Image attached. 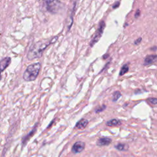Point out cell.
Listing matches in <instances>:
<instances>
[{
  "label": "cell",
  "instance_id": "1",
  "mask_svg": "<svg viewBox=\"0 0 157 157\" xmlns=\"http://www.w3.org/2000/svg\"><path fill=\"white\" fill-rule=\"evenodd\" d=\"M58 38V36H55L52 39H43L34 44L30 48L27 53V58L29 60H32L36 58H40L45 48L51 44L55 42Z\"/></svg>",
  "mask_w": 157,
  "mask_h": 157
},
{
  "label": "cell",
  "instance_id": "2",
  "mask_svg": "<svg viewBox=\"0 0 157 157\" xmlns=\"http://www.w3.org/2000/svg\"><path fill=\"white\" fill-rule=\"evenodd\" d=\"M41 64L40 63H35L29 65L23 74V79L26 82H31L36 80L40 70Z\"/></svg>",
  "mask_w": 157,
  "mask_h": 157
},
{
  "label": "cell",
  "instance_id": "3",
  "mask_svg": "<svg viewBox=\"0 0 157 157\" xmlns=\"http://www.w3.org/2000/svg\"><path fill=\"white\" fill-rule=\"evenodd\" d=\"M46 10L51 13H57L63 8V3L59 0H43Z\"/></svg>",
  "mask_w": 157,
  "mask_h": 157
},
{
  "label": "cell",
  "instance_id": "4",
  "mask_svg": "<svg viewBox=\"0 0 157 157\" xmlns=\"http://www.w3.org/2000/svg\"><path fill=\"white\" fill-rule=\"evenodd\" d=\"M105 28V22L104 21H102L100 22L99 25V28L97 30V31L95 33V35L94 36V37H93V39H91V40L90 41V45L91 47H93L101 38L102 34L104 31V29Z\"/></svg>",
  "mask_w": 157,
  "mask_h": 157
},
{
  "label": "cell",
  "instance_id": "5",
  "mask_svg": "<svg viewBox=\"0 0 157 157\" xmlns=\"http://www.w3.org/2000/svg\"><path fill=\"white\" fill-rule=\"evenodd\" d=\"M85 146V142L82 141H77L73 145L72 147V151L75 154L80 153L84 150Z\"/></svg>",
  "mask_w": 157,
  "mask_h": 157
},
{
  "label": "cell",
  "instance_id": "6",
  "mask_svg": "<svg viewBox=\"0 0 157 157\" xmlns=\"http://www.w3.org/2000/svg\"><path fill=\"white\" fill-rule=\"evenodd\" d=\"M11 58L10 57H6L0 61V72L4 71L10 64Z\"/></svg>",
  "mask_w": 157,
  "mask_h": 157
},
{
  "label": "cell",
  "instance_id": "7",
  "mask_svg": "<svg viewBox=\"0 0 157 157\" xmlns=\"http://www.w3.org/2000/svg\"><path fill=\"white\" fill-rule=\"evenodd\" d=\"M111 142L112 139L110 138L104 137L99 139L96 142V144L98 146H107L109 145Z\"/></svg>",
  "mask_w": 157,
  "mask_h": 157
},
{
  "label": "cell",
  "instance_id": "8",
  "mask_svg": "<svg viewBox=\"0 0 157 157\" xmlns=\"http://www.w3.org/2000/svg\"><path fill=\"white\" fill-rule=\"evenodd\" d=\"M156 60V55H148L144 59V65L148 66L155 62Z\"/></svg>",
  "mask_w": 157,
  "mask_h": 157
},
{
  "label": "cell",
  "instance_id": "9",
  "mask_svg": "<svg viewBox=\"0 0 157 157\" xmlns=\"http://www.w3.org/2000/svg\"><path fill=\"white\" fill-rule=\"evenodd\" d=\"M88 123V121L87 120L81 119L80 121H78L76 123L75 127L78 129H83L86 127Z\"/></svg>",
  "mask_w": 157,
  "mask_h": 157
},
{
  "label": "cell",
  "instance_id": "10",
  "mask_svg": "<svg viewBox=\"0 0 157 157\" xmlns=\"http://www.w3.org/2000/svg\"><path fill=\"white\" fill-rule=\"evenodd\" d=\"M121 124V121L116 118L110 119L108 121L106 122V125L109 126H119Z\"/></svg>",
  "mask_w": 157,
  "mask_h": 157
},
{
  "label": "cell",
  "instance_id": "11",
  "mask_svg": "<svg viewBox=\"0 0 157 157\" xmlns=\"http://www.w3.org/2000/svg\"><path fill=\"white\" fill-rule=\"evenodd\" d=\"M129 71V66L128 64H124L122 66V67L121 68V70L120 71V74L119 75L120 76L123 75L124 74H125L126 72H128V71Z\"/></svg>",
  "mask_w": 157,
  "mask_h": 157
},
{
  "label": "cell",
  "instance_id": "12",
  "mask_svg": "<svg viewBox=\"0 0 157 157\" xmlns=\"http://www.w3.org/2000/svg\"><path fill=\"white\" fill-rule=\"evenodd\" d=\"M115 148H117V150H118L120 151H123V150H126V148H128V146H126L125 144H117L115 146Z\"/></svg>",
  "mask_w": 157,
  "mask_h": 157
},
{
  "label": "cell",
  "instance_id": "13",
  "mask_svg": "<svg viewBox=\"0 0 157 157\" xmlns=\"http://www.w3.org/2000/svg\"><path fill=\"white\" fill-rule=\"evenodd\" d=\"M121 96V93L119 91H116L113 93V98H112V101L115 102L117 101Z\"/></svg>",
  "mask_w": 157,
  "mask_h": 157
},
{
  "label": "cell",
  "instance_id": "14",
  "mask_svg": "<svg viewBox=\"0 0 157 157\" xmlns=\"http://www.w3.org/2000/svg\"><path fill=\"white\" fill-rule=\"evenodd\" d=\"M36 128H34L26 137H25V138H24L23 139V144H25L28 140V139H29V138H30L31 136H33V134H34V132H35V131H36Z\"/></svg>",
  "mask_w": 157,
  "mask_h": 157
},
{
  "label": "cell",
  "instance_id": "15",
  "mask_svg": "<svg viewBox=\"0 0 157 157\" xmlns=\"http://www.w3.org/2000/svg\"><path fill=\"white\" fill-rule=\"evenodd\" d=\"M148 101L153 105H156L157 103V99L156 98H151L148 99Z\"/></svg>",
  "mask_w": 157,
  "mask_h": 157
},
{
  "label": "cell",
  "instance_id": "16",
  "mask_svg": "<svg viewBox=\"0 0 157 157\" xmlns=\"http://www.w3.org/2000/svg\"><path fill=\"white\" fill-rule=\"evenodd\" d=\"M105 108H106L105 105H102V106H101V107H98L97 109H96V113H98V112H102V111H103Z\"/></svg>",
  "mask_w": 157,
  "mask_h": 157
},
{
  "label": "cell",
  "instance_id": "17",
  "mask_svg": "<svg viewBox=\"0 0 157 157\" xmlns=\"http://www.w3.org/2000/svg\"><path fill=\"white\" fill-rule=\"evenodd\" d=\"M119 5H120V2H115L113 4V5L112 6V7L113 9H116V8H117L119 6Z\"/></svg>",
  "mask_w": 157,
  "mask_h": 157
},
{
  "label": "cell",
  "instance_id": "18",
  "mask_svg": "<svg viewBox=\"0 0 157 157\" xmlns=\"http://www.w3.org/2000/svg\"><path fill=\"white\" fill-rule=\"evenodd\" d=\"M141 40H142V38H141V37H139V39H137V40H135L134 44H135L136 45H137V44H139V43H140Z\"/></svg>",
  "mask_w": 157,
  "mask_h": 157
},
{
  "label": "cell",
  "instance_id": "19",
  "mask_svg": "<svg viewBox=\"0 0 157 157\" xmlns=\"http://www.w3.org/2000/svg\"><path fill=\"white\" fill-rule=\"evenodd\" d=\"M139 15H140V10L138 9V10L136 11V14H135V18L138 17L139 16Z\"/></svg>",
  "mask_w": 157,
  "mask_h": 157
},
{
  "label": "cell",
  "instance_id": "20",
  "mask_svg": "<svg viewBox=\"0 0 157 157\" xmlns=\"http://www.w3.org/2000/svg\"><path fill=\"white\" fill-rule=\"evenodd\" d=\"M1 75H0V79H1Z\"/></svg>",
  "mask_w": 157,
  "mask_h": 157
}]
</instances>
